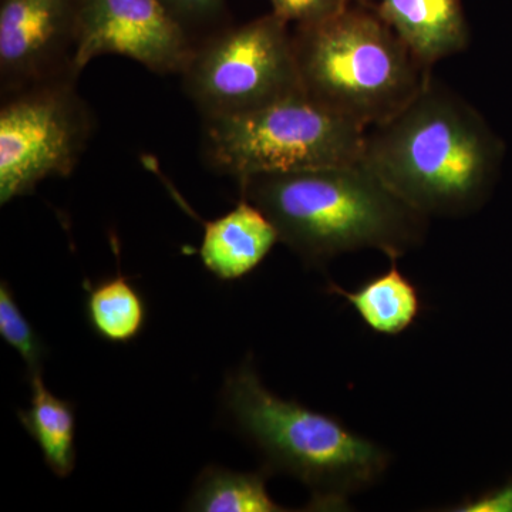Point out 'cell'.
<instances>
[{
    "instance_id": "6da1fadb",
    "label": "cell",
    "mask_w": 512,
    "mask_h": 512,
    "mask_svg": "<svg viewBox=\"0 0 512 512\" xmlns=\"http://www.w3.org/2000/svg\"><path fill=\"white\" fill-rule=\"evenodd\" d=\"M501 157L483 116L433 76L392 119L367 128L362 163L426 217H461L483 205Z\"/></svg>"
},
{
    "instance_id": "7a4b0ae2",
    "label": "cell",
    "mask_w": 512,
    "mask_h": 512,
    "mask_svg": "<svg viewBox=\"0 0 512 512\" xmlns=\"http://www.w3.org/2000/svg\"><path fill=\"white\" fill-rule=\"evenodd\" d=\"M241 198L264 212L279 242L309 266L376 249L396 261L423 244L429 217L394 194L365 164L249 175Z\"/></svg>"
},
{
    "instance_id": "3957f363",
    "label": "cell",
    "mask_w": 512,
    "mask_h": 512,
    "mask_svg": "<svg viewBox=\"0 0 512 512\" xmlns=\"http://www.w3.org/2000/svg\"><path fill=\"white\" fill-rule=\"evenodd\" d=\"M222 399L238 429L264 454L266 470L291 474L309 488L312 510H346L350 497L389 468L390 454L375 441L266 389L251 359L227 377Z\"/></svg>"
},
{
    "instance_id": "277c9868",
    "label": "cell",
    "mask_w": 512,
    "mask_h": 512,
    "mask_svg": "<svg viewBox=\"0 0 512 512\" xmlns=\"http://www.w3.org/2000/svg\"><path fill=\"white\" fill-rule=\"evenodd\" d=\"M292 37L303 93L365 128L392 119L433 77L376 10L346 5Z\"/></svg>"
},
{
    "instance_id": "5b68a950",
    "label": "cell",
    "mask_w": 512,
    "mask_h": 512,
    "mask_svg": "<svg viewBox=\"0 0 512 512\" xmlns=\"http://www.w3.org/2000/svg\"><path fill=\"white\" fill-rule=\"evenodd\" d=\"M366 130L302 93L251 113L201 117V157L210 170L237 181L356 164Z\"/></svg>"
},
{
    "instance_id": "8992f818",
    "label": "cell",
    "mask_w": 512,
    "mask_h": 512,
    "mask_svg": "<svg viewBox=\"0 0 512 512\" xmlns=\"http://www.w3.org/2000/svg\"><path fill=\"white\" fill-rule=\"evenodd\" d=\"M181 79L201 117L251 113L303 93L289 23L274 12L197 43Z\"/></svg>"
},
{
    "instance_id": "52a82bcc",
    "label": "cell",
    "mask_w": 512,
    "mask_h": 512,
    "mask_svg": "<svg viewBox=\"0 0 512 512\" xmlns=\"http://www.w3.org/2000/svg\"><path fill=\"white\" fill-rule=\"evenodd\" d=\"M79 76L63 74L2 96L0 204L76 170L96 127L93 111L77 89Z\"/></svg>"
},
{
    "instance_id": "ba28073f",
    "label": "cell",
    "mask_w": 512,
    "mask_h": 512,
    "mask_svg": "<svg viewBox=\"0 0 512 512\" xmlns=\"http://www.w3.org/2000/svg\"><path fill=\"white\" fill-rule=\"evenodd\" d=\"M195 45L160 0H80L74 55L79 73L96 57L119 55L151 73L181 76Z\"/></svg>"
},
{
    "instance_id": "9c48e42d",
    "label": "cell",
    "mask_w": 512,
    "mask_h": 512,
    "mask_svg": "<svg viewBox=\"0 0 512 512\" xmlns=\"http://www.w3.org/2000/svg\"><path fill=\"white\" fill-rule=\"evenodd\" d=\"M80 0H2L0 93L77 73Z\"/></svg>"
},
{
    "instance_id": "30bf717a",
    "label": "cell",
    "mask_w": 512,
    "mask_h": 512,
    "mask_svg": "<svg viewBox=\"0 0 512 512\" xmlns=\"http://www.w3.org/2000/svg\"><path fill=\"white\" fill-rule=\"evenodd\" d=\"M375 10L427 66L464 52L470 42L461 0H377Z\"/></svg>"
},
{
    "instance_id": "8fae6325",
    "label": "cell",
    "mask_w": 512,
    "mask_h": 512,
    "mask_svg": "<svg viewBox=\"0 0 512 512\" xmlns=\"http://www.w3.org/2000/svg\"><path fill=\"white\" fill-rule=\"evenodd\" d=\"M276 242L275 225L252 202L241 198L234 210L205 224L201 261L221 281H238L258 268Z\"/></svg>"
},
{
    "instance_id": "7c38bea8",
    "label": "cell",
    "mask_w": 512,
    "mask_h": 512,
    "mask_svg": "<svg viewBox=\"0 0 512 512\" xmlns=\"http://www.w3.org/2000/svg\"><path fill=\"white\" fill-rule=\"evenodd\" d=\"M328 292L342 296L373 332L396 336L419 318L421 301L419 291L392 261L389 271L370 279L365 285L346 291L330 284Z\"/></svg>"
},
{
    "instance_id": "4fadbf2b",
    "label": "cell",
    "mask_w": 512,
    "mask_h": 512,
    "mask_svg": "<svg viewBox=\"0 0 512 512\" xmlns=\"http://www.w3.org/2000/svg\"><path fill=\"white\" fill-rule=\"evenodd\" d=\"M29 382L30 406L20 410V423L36 441L50 471L69 477L76 467V410L47 389L42 373L30 376Z\"/></svg>"
},
{
    "instance_id": "5bb4252c",
    "label": "cell",
    "mask_w": 512,
    "mask_h": 512,
    "mask_svg": "<svg viewBox=\"0 0 512 512\" xmlns=\"http://www.w3.org/2000/svg\"><path fill=\"white\" fill-rule=\"evenodd\" d=\"M84 289L87 322L99 338L130 343L141 335L147 322L146 301L121 271L96 285L84 282Z\"/></svg>"
},
{
    "instance_id": "9a60e30c",
    "label": "cell",
    "mask_w": 512,
    "mask_h": 512,
    "mask_svg": "<svg viewBox=\"0 0 512 512\" xmlns=\"http://www.w3.org/2000/svg\"><path fill=\"white\" fill-rule=\"evenodd\" d=\"M269 471L239 473L210 466L198 477L187 503L188 511L200 512H282L266 488Z\"/></svg>"
},
{
    "instance_id": "2e32d148",
    "label": "cell",
    "mask_w": 512,
    "mask_h": 512,
    "mask_svg": "<svg viewBox=\"0 0 512 512\" xmlns=\"http://www.w3.org/2000/svg\"><path fill=\"white\" fill-rule=\"evenodd\" d=\"M0 338L25 360L29 377L42 373L45 346L20 311L15 295L6 281L0 284Z\"/></svg>"
},
{
    "instance_id": "e0dca14e",
    "label": "cell",
    "mask_w": 512,
    "mask_h": 512,
    "mask_svg": "<svg viewBox=\"0 0 512 512\" xmlns=\"http://www.w3.org/2000/svg\"><path fill=\"white\" fill-rule=\"evenodd\" d=\"M279 18L299 25L319 22L349 5L346 0H271Z\"/></svg>"
},
{
    "instance_id": "ac0fdd59",
    "label": "cell",
    "mask_w": 512,
    "mask_h": 512,
    "mask_svg": "<svg viewBox=\"0 0 512 512\" xmlns=\"http://www.w3.org/2000/svg\"><path fill=\"white\" fill-rule=\"evenodd\" d=\"M185 29L211 22L224 8L225 0H160Z\"/></svg>"
},
{
    "instance_id": "d6986e66",
    "label": "cell",
    "mask_w": 512,
    "mask_h": 512,
    "mask_svg": "<svg viewBox=\"0 0 512 512\" xmlns=\"http://www.w3.org/2000/svg\"><path fill=\"white\" fill-rule=\"evenodd\" d=\"M456 512H512V483L454 505Z\"/></svg>"
},
{
    "instance_id": "ffe728a7",
    "label": "cell",
    "mask_w": 512,
    "mask_h": 512,
    "mask_svg": "<svg viewBox=\"0 0 512 512\" xmlns=\"http://www.w3.org/2000/svg\"><path fill=\"white\" fill-rule=\"evenodd\" d=\"M346 2H349V0H346Z\"/></svg>"
}]
</instances>
